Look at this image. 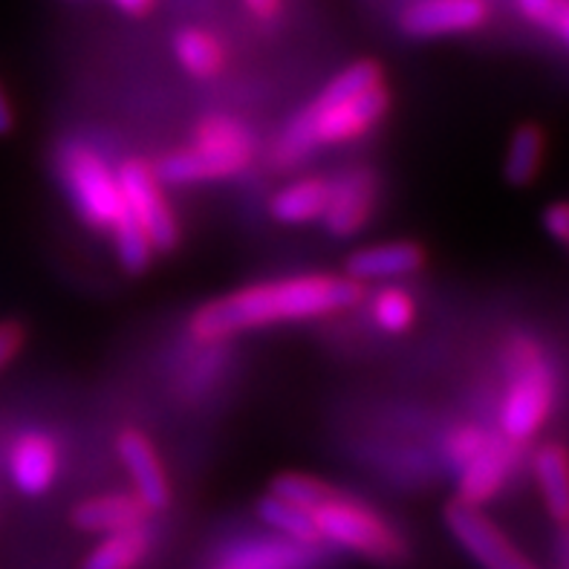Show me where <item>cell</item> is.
<instances>
[{"mask_svg": "<svg viewBox=\"0 0 569 569\" xmlns=\"http://www.w3.org/2000/svg\"><path fill=\"white\" fill-rule=\"evenodd\" d=\"M361 298L365 287L345 274H292V278L249 283L229 296L211 298L197 307L188 330L197 341L214 345L238 332L336 316L356 307Z\"/></svg>", "mask_w": 569, "mask_h": 569, "instance_id": "cell-1", "label": "cell"}, {"mask_svg": "<svg viewBox=\"0 0 569 569\" xmlns=\"http://www.w3.org/2000/svg\"><path fill=\"white\" fill-rule=\"evenodd\" d=\"M393 93L385 70L373 58H361L327 81L310 104H303L274 142V166H298L318 148L356 142L388 119Z\"/></svg>", "mask_w": 569, "mask_h": 569, "instance_id": "cell-2", "label": "cell"}, {"mask_svg": "<svg viewBox=\"0 0 569 569\" xmlns=\"http://www.w3.org/2000/svg\"><path fill=\"white\" fill-rule=\"evenodd\" d=\"M254 162V137L240 119L211 113L200 119L191 144L173 148L153 166L162 186L231 180Z\"/></svg>", "mask_w": 569, "mask_h": 569, "instance_id": "cell-3", "label": "cell"}, {"mask_svg": "<svg viewBox=\"0 0 569 569\" xmlns=\"http://www.w3.org/2000/svg\"><path fill=\"white\" fill-rule=\"evenodd\" d=\"M552 405L556 370L532 341H515L509 347V388L500 405V433L515 446H523L547 426Z\"/></svg>", "mask_w": 569, "mask_h": 569, "instance_id": "cell-4", "label": "cell"}, {"mask_svg": "<svg viewBox=\"0 0 569 569\" xmlns=\"http://www.w3.org/2000/svg\"><path fill=\"white\" fill-rule=\"evenodd\" d=\"M58 177L76 214L93 231L110 234L113 226L128 214L116 171L90 144H64L58 153Z\"/></svg>", "mask_w": 569, "mask_h": 569, "instance_id": "cell-5", "label": "cell"}, {"mask_svg": "<svg viewBox=\"0 0 569 569\" xmlns=\"http://www.w3.org/2000/svg\"><path fill=\"white\" fill-rule=\"evenodd\" d=\"M312 518H316L321 541L336 543L347 552H356L376 563H397L408 558V541L376 509L347 498L345 491H336L327 503L318 506Z\"/></svg>", "mask_w": 569, "mask_h": 569, "instance_id": "cell-6", "label": "cell"}, {"mask_svg": "<svg viewBox=\"0 0 569 569\" xmlns=\"http://www.w3.org/2000/svg\"><path fill=\"white\" fill-rule=\"evenodd\" d=\"M116 180H119L124 209L151 238L157 254L173 252L182 243V226L162 191V182L153 173V166H148L144 159H124L116 171Z\"/></svg>", "mask_w": 569, "mask_h": 569, "instance_id": "cell-7", "label": "cell"}, {"mask_svg": "<svg viewBox=\"0 0 569 569\" xmlns=\"http://www.w3.org/2000/svg\"><path fill=\"white\" fill-rule=\"evenodd\" d=\"M446 527L483 569H538L477 506L455 500L446 509Z\"/></svg>", "mask_w": 569, "mask_h": 569, "instance_id": "cell-8", "label": "cell"}, {"mask_svg": "<svg viewBox=\"0 0 569 569\" xmlns=\"http://www.w3.org/2000/svg\"><path fill=\"white\" fill-rule=\"evenodd\" d=\"M376 197H379V177L373 168H347L336 180H330V202L321 223L332 238H356L373 220Z\"/></svg>", "mask_w": 569, "mask_h": 569, "instance_id": "cell-9", "label": "cell"}, {"mask_svg": "<svg viewBox=\"0 0 569 569\" xmlns=\"http://www.w3.org/2000/svg\"><path fill=\"white\" fill-rule=\"evenodd\" d=\"M486 21V0H413L399 14V29L408 38H446L477 32Z\"/></svg>", "mask_w": 569, "mask_h": 569, "instance_id": "cell-10", "label": "cell"}, {"mask_svg": "<svg viewBox=\"0 0 569 569\" xmlns=\"http://www.w3.org/2000/svg\"><path fill=\"white\" fill-rule=\"evenodd\" d=\"M515 466V442H509L503 433H491L486 442L477 448L469 460L462 462L457 475V500L469 506H486L503 491L506 480Z\"/></svg>", "mask_w": 569, "mask_h": 569, "instance_id": "cell-11", "label": "cell"}, {"mask_svg": "<svg viewBox=\"0 0 569 569\" xmlns=\"http://www.w3.org/2000/svg\"><path fill=\"white\" fill-rule=\"evenodd\" d=\"M428 263L426 246L417 240H385V243L361 246L345 260V278L356 283H397L402 278L422 272Z\"/></svg>", "mask_w": 569, "mask_h": 569, "instance_id": "cell-12", "label": "cell"}, {"mask_svg": "<svg viewBox=\"0 0 569 569\" xmlns=\"http://www.w3.org/2000/svg\"><path fill=\"white\" fill-rule=\"evenodd\" d=\"M116 451H119V460L128 469L133 495L151 512L166 509L171 503V483H168V475L162 469V460H159V451L153 448V442L137 428H124L119 433V440H116Z\"/></svg>", "mask_w": 569, "mask_h": 569, "instance_id": "cell-13", "label": "cell"}, {"mask_svg": "<svg viewBox=\"0 0 569 569\" xmlns=\"http://www.w3.org/2000/svg\"><path fill=\"white\" fill-rule=\"evenodd\" d=\"M9 477L27 498L47 495L58 477V448L52 437L41 431L21 433L9 451Z\"/></svg>", "mask_w": 569, "mask_h": 569, "instance_id": "cell-14", "label": "cell"}, {"mask_svg": "<svg viewBox=\"0 0 569 569\" xmlns=\"http://www.w3.org/2000/svg\"><path fill=\"white\" fill-rule=\"evenodd\" d=\"M151 509L133 491H104L96 498L81 500L72 509V527L90 535H113L122 529L144 527Z\"/></svg>", "mask_w": 569, "mask_h": 569, "instance_id": "cell-15", "label": "cell"}, {"mask_svg": "<svg viewBox=\"0 0 569 569\" xmlns=\"http://www.w3.org/2000/svg\"><path fill=\"white\" fill-rule=\"evenodd\" d=\"M330 202V180L327 177H301L278 188L269 200V214L283 226H303L321 220Z\"/></svg>", "mask_w": 569, "mask_h": 569, "instance_id": "cell-16", "label": "cell"}, {"mask_svg": "<svg viewBox=\"0 0 569 569\" xmlns=\"http://www.w3.org/2000/svg\"><path fill=\"white\" fill-rule=\"evenodd\" d=\"M310 549L287 538L252 541L231 549L229 556L214 563V569H307L312 561Z\"/></svg>", "mask_w": 569, "mask_h": 569, "instance_id": "cell-17", "label": "cell"}, {"mask_svg": "<svg viewBox=\"0 0 569 569\" xmlns=\"http://www.w3.org/2000/svg\"><path fill=\"white\" fill-rule=\"evenodd\" d=\"M547 159V130L535 122H523L512 130L506 144L503 177L509 186L527 188L538 180Z\"/></svg>", "mask_w": 569, "mask_h": 569, "instance_id": "cell-18", "label": "cell"}, {"mask_svg": "<svg viewBox=\"0 0 569 569\" xmlns=\"http://www.w3.org/2000/svg\"><path fill=\"white\" fill-rule=\"evenodd\" d=\"M535 477L541 486L549 515L561 523L569 520V451L558 442H547L535 451Z\"/></svg>", "mask_w": 569, "mask_h": 569, "instance_id": "cell-19", "label": "cell"}, {"mask_svg": "<svg viewBox=\"0 0 569 569\" xmlns=\"http://www.w3.org/2000/svg\"><path fill=\"white\" fill-rule=\"evenodd\" d=\"M173 56L182 70L194 79H214L226 70V61H229L220 38L197 27H186L173 36Z\"/></svg>", "mask_w": 569, "mask_h": 569, "instance_id": "cell-20", "label": "cell"}, {"mask_svg": "<svg viewBox=\"0 0 569 569\" xmlns=\"http://www.w3.org/2000/svg\"><path fill=\"white\" fill-rule=\"evenodd\" d=\"M148 549H151V538L144 527L122 529V532L104 535V541L96 543L81 569H137L148 556Z\"/></svg>", "mask_w": 569, "mask_h": 569, "instance_id": "cell-21", "label": "cell"}, {"mask_svg": "<svg viewBox=\"0 0 569 569\" xmlns=\"http://www.w3.org/2000/svg\"><path fill=\"white\" fill-rule=\"evenodd\" d=\"M258 518L269 529L281 535V538H287V541L303 543V547H318L321 543V535H318L312 512H307L301 506L287 503L281 498H274V495H263L258 500Z\"/></svg>", "mask_w": 569, "mask_h": 569, "instance_id": "cell-22", "label": "cell"}, {"mask_svg": "<svg viewBox=\"0 0 569 569\" xmlns=\"http://www.w3.org/2000/svg\"><path fill=\"white\" fill-rule=\"evenodd\" d=\"M419 307L411 289L397 287V283H385L373 298H370V318L388 336H405L417 325Z\"/></svg>", "mask_w": 569, "mask_h": 569, "instance_id": "cell-23", "label": "cell"}, {"mask_svg": "<svg viewBox=\"0 0 569 569\" xmlns=\"http://www.w3.org/2000/svg\"><path fill=\"white\" fill-rule=\"evenodd\" d=\"M110 240H113L116 260L119 267L128 274H144L151 269L153 258H157V249H153L151 238L144 234L142 226L133 220L130 214H124L119 223L110 231Z\"/></svg>", "mask_w": 569, "mask_h": 569, "instance_id": "cell-24", "label": "cell"}, {"mask_svg": "<svg viewBox=\"0 0 569 569\" xmlns=\"http://www.w3.org/2000/svg\"><path fill=\"white\" fill-rule=\"evenodd\" d=\"M336 491L339 489L327 483V480L316 475H303V471H283L269 486V495L287 500L292 506H301L307 512H316L318 506L327 503Z\"/></svg>", "mask_w": 569, "mask_h": 569, "instance_id": "cell-25", "label": "cell"}, {"mask_svg": "<svg viewBox=\"0 0 569 569\" xmlns=\"http://www.w3.org/2000/svg\"><path fill=\"white\" fill-rule=\"evenodd\" d=\"M486 437H489V431L480 426H475V422H466V426L451 428V431L446 433V440H442V455H446L451 471L460 469L462 462L469 460L477 448L483 446Z\"/></svg>", "mask_w": 569, "mask_h": 569, "instance_id": "cell-26", "label": "cell"}, {"mask_svg": "<svg viewBox=\"0 0 569 569\" xmlns=\"http://www.w3.org/2000/svg\"><path fill=\"white\" fill-rule=\"evenodd\" d=\"M23 345H27V327L21 321H0V373L21 356Z\"/></svg>", "mask_w": 569, "mask_h": 569, "instance_id": "cell-27", "label": "cell"}, {"mask_svg": "<svg viewBox=\"0 0 569 569\" xmlns=\"http://www.w3.org/2000/svg\"><path fill=\"white\" fill-rule=\"evenodd\" d=\"M543 229L552 240L569 246V202H552L547 211H543Z\"/></svg>", "mask_w": 569, "mask_h": 569, "instance_id": "cell-28", "label": "cell"}, {"mask_svg": "<svg viewBox=\"0 0 569 569\" xmlns=\"http://www.w3.org/2000/svg\"><path fill=\"white\" fill-rule=\"evenodd\" d=\"M541 27H547L558 41L569 47V0H552V9L543 18Z\"/></svg>", "mask_w": 569, "mask_h": 569, "instance_id": "cell-29", "label": "cell"}, {"mask_svg": "<svg viewBox=\"0 0 569 569\" xmlns=\"http://www.w3.org/2000/svg\"><path fill=\"white\" fill-rule=\"evenodd\" d=\"M243 3L254 18H260V21H272V18H278L283 9V0H243Z\"/></svg>", "mask_w": 569, "mask_h": 569, "instance_id": "cell-30", "label": "cell"}, {"mask_svg": "<svg viewBox=\"0 0 569 569\" xmlns=\"http://www.w3.org/2000/svg\"><path fill=\"white\" fill-rule=\"evenodd\" d=\"M518 3V9L523 12V18H529V21L535 23H543V18L549 14V9H552V0H515Z\"/></svg>", "mask_w": 569, "mask_h": 569, "instance_id": "cell-31", "label": "cell"}, {"mask_svg": "<svg viewBox=\"0 0 569 569\" xmlns=\"http://www.w3.org/2000/svg\"><path fill=\"white\" fill-rule=\"evenodd\" d=\"M14 130V108L12 101H9L7 90L0 84V137H9Z\"/></svg>", "mask_w": 569, "mask_h": 569, "instance_id": "cell-32", "label": "cell"}, {"mask_svg": "<svg viewBox=\"0 0 569 569\" xmlns=\"http://www.w3.org/2000/svg\"><path fill=\"white\" fill-rule=\"evenodd\" d=\"M119 12L124 14H133V18H142L153 9V0H110Z\"/></svg>", "mask_w": 569, "mask_h": 569, "instance_id": "cell-33", "label": "cell"}]
</instances>
